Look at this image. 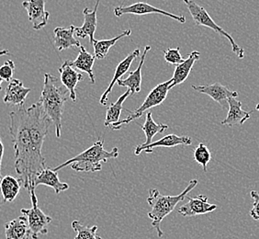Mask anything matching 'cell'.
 <instances>
[{"mask_svg": "<svg viewBox=\"0 0 259 239\" xmlns=\"http://www.w3.org/2000/svg\"><path fill=\"white\" fill-rule=\"evenodd\" d=\"M10 134L15 151V171L20 184L30 191L35 189V179L46 168L42 154H38L31 141L27 124L25 106L10 113Z\"/></svg>", "mask_w": 259, "mask_h": 239, "instance_id": "1", "label": "cell"}, {"mask_svg": "<svg viewBox=\"0 0 259 239\" xmlns=\"http://www.w3.org/2000/svg\"><path fill=\"white\" fill-rule=\"evenodd\" d=\"M69 92L55 75L46 73L40 101L45 113L54 123L56 137H61L62 119L65 103L69 100Z\"/></svg>", "mask_w": 259, "mask_h": 239, "instance_id": "2", "label": "cell"}, {"mask_svg": "<svg viewBox=\"0 0 259 239\" xmlns=\"http://www.w3.org/2000/svg\"><path fill=\"white\" fill-rule=\"evenodd\" d=\"M199 181L198 179L190 180L187 188L179 195H162L157 189H150L149 196L147 198V203L151 206V210L148 213V217L152 220V226L156 230L158 238L163 237L164 233L161 228L162 221L169 215L174 211L176 206L180 202L184 201L188 194L192 189L196 188Z\"/></svg>", "mask_w": 259, "mask_h": 239, "instance_id": "3", "label": "cell"}, {"mask_svg": "<svg viewBox=\"0 0 259 239\" xmlns=\"http://www.w3.org/2000/svg\"><path fill=\"white\" fill-rule=\"evenodd\" d=\"M103 145L104 140H99L90 148L65 161V163L55 167L53 170L58 172L70 165L72 170L77 172L95 173L101 171L102 163H106L108 160H114L119 156V149L117 147H114L111 151H107L104 149Z\"/></svg>", "mask_w": 259, "mask_h": 239, "instance_id": "4", "label": "cell"}, {"mask_svg": "<svg viewBox=\"0 0 259 239\" xmlns=\"http://www.w3.org/2000/svg\"><path fill=\"white\" fill-rule=\"evenodd\" d=\"M183 1L190 11V15L194 20L196 25L203 26L206 28H209L210 30L215 31L216 33L224 36L225 38L229 41L231 46H232V51L235 55H237V57L239 59H244V49L235 43L234 38L227 31H225L221 26L218 25L214 20H212V18L209 15V13L207 12V10H205L203 7L197 4L193 0H183Z\"/></svg>", "mask_w": 259, "mask_h": 239, "instance_id": "5", "label": "cell"}, {"mask_svg": "<svg viewBox=\"0 0 259 239\" xmlns=\"http://www.w3.org/2000/svg\"><path fill=\"white\" fill-rule=\"evenodd\" d=\"M172 82L173 80L171 78L156 86L154 90H151V92L146 97L145 102L141 105L138 109H136L135 111H129L126 110L129 112V116L125 119L121 120L119 123H117L110 129L120 130L123 125H128L131 122L139 119L140 117L145 114V111L162 104L167 97L168 91L170 90L169 86L172 84Z\"/></svg>", "mask_w": 259, "mask_h": 239, "instance_id": "6", "label": "cell"}, {"mask_svg": "<svg viewBox=\"0 0 259 239\" xmlns=\"http://www.w3.org/2000/svg\"><path fill=\"white\" fill-rule=\"evenodd\" d=\"M29 193L31 201V208H23L20 210V213L26 216L28 220L31 232V238L38 239L40 235H44L48 233V226L52 223L53 219L49 215L45 214L42 210L39 207L35 189H30Z\"/></svg>", "mask_w": 259, "mask_h": 239, "instance_id": "7", "label": "cell"}, {"mask_svg": "<svg viewBox=\"0 0 259 239\" xmlns=\"http://www.w3.org/2000/svg\"><path fill=\"white\" fill-rule=\"evenodd\" d=\"M114 14L116 17L120 18L125 14H132V15L143 16L148 14H160V15L166 16L170 19L179 21L180 23L186 22L185 16L175 15L165 10H160L154 6L150 5L145 2H137L130 6H119L114 9Z\"/></svg>", "mask_w": 259, "mask_h": 239, "instance_id": "8", "label": "cell"}, {"mask_svg": "<svg viewBox=\"0 0 259 239\" xmlns=\"http://www.w3.org/2000/svg\"><path fill=\"white\" fill-rule=\"evenodd\" d=\"M191 88L199 93L208 95L215 102L221 105L225 110L228 108V100L230 98H238V92L230 90L227 87L220 83H214L210 85L191 86Z\"/></svg>", "mask_w": 259, "mask_h": 239, "instance_id": "9", "label": "cell"}, {"mask_svg": "<svg viewBox=\"0 0 259 239\" xmlns=\"http://www.w3.org/2000/svg\"><path fill=\"white\" fill-rule=\"evenodd\" d=\"M188 203L180 206L178 213L184 217H194L202 214H209L217 209V205H211L208 202V197L200 194L197 197L187 196Z\"/></svg>", "mask_w": 259, "mask_h": 239, "instance_id": "10", "label": "cell"}, {"mask_svg": "<svg viewBox=\"0 0 259 239\" xmlns=\"http://www.w3.org/2000/svg\"><path fill=\"white\" fill-rule=\"evenodd\" d=\"M47 0H26L22 2V7L27 10L29 20L33 29L40 30L48 23L50 13L45 10Z\"/></svg>", "mask_w": 259, "mask_h": 239, "instance_id": "11", "label": "cell"}, {"mask_svg": "<svg viewBox=\"0 0 259 239\" xmlns=\"http://www.w3.org/2000/svg\"><path fill=\"white\" fill-rule=\"evenodd\" d=\"M100 0H97L94 10H90L89 8H85L83 10L84 15V23L81 27H75V33L78 38L84 39L85 37L90 38L91 45L95 44L96 39L94 37L97 25H98V19H97V12L98 8L100 5Z\"/></svg>", "mask_w": 259, "mask_h": 239, "instance_id": "12", "label": "cell"}, {"mask_svg": "<svg viewBox=\"0 0 259 239\" xmlns=\"http://www.w3.org/2000/svg\"><path fill=\"white\" fill-rule=\"evenodd\" d=\"M60 73L61 83L65 87V89L69 92V97L73 101H76V87L80 81L84 79L82 74L78 73L71 65L70 61H65L59 68Z\"/></svg>", "mask_w": 259, "mask_h": 239, "instance_id": "13", "label": "cell"}, {"mask_svg": "<svg viewBox=\"0 0 259 239\" xmlns=\"http://www.w3.org/2000/svg\"><path fill=\"white\" fill-rule=\"evenodd\" d=\"M192 144V139L190 136H179L177 135H167L163 137L162 139L158 140L151 143L150 145L146 146L138 145L135 147V155H139L142 152L145 153H152L154 148L157 147H175L178 145H190Z\"/></svg>", "mask_w": 259, "mask_h": 239, "instance_id": "14", "label": "cell"}, {"mask_svg": "<svg viewBox=\"0 0 259 239\" xmlns=\"http://www.w3.org/2000/svg\"><path fill=\"white\" fill-rule=\"evenodd\" d=\"M30 91L31 89L24 87V84L21 80L12 79L7 86L3 100L7 104L22 107L25 104L27 96Z\"/></svg>", "mask_w": 259, "mask_h": 239, "instance_id": "15", "label": "cell"}, {"mask_svg": "<svg viewBox=\"0 0 259 239\" xmlns=\"http://www.w3.org/2000/svg\"><path fill=\"white\" fill-rule=\"evenodd\" d=\"M139 55L140 49H135V50L134 51V52H132L129 55H127L126 58L122 60L120 64L118 65V66L116 67L113 78L111 80V82H110V85L108 87V89L105 90L104 93L102 94L101 98H100V104L103 105V106L107 105L108 100H109V96H110V92L112 91V89H113L115 84L117 83L118 80L121 78V76H123L127 72H129L131 65L135 62V60L138 58Z\"/></svg>", "mask_w": 259, "mask_h": 239, "instance_id": "16", "label": "cell"}, {"mask_svg": "<svg viewBox=\"0 0 259 239\" xmlns=\"http://www.w3.org/2000/svg\"><path fill=\"white\" fill-rule=\"evenodd\" d=\"M75 26L69 28L56 27L54 30V45L57 50L61 52L67 50L72 47H81L80 42L75 38Z\"/></svg>", "mask_w": 259, "mask_h": 239, "instance_id": "17", "label": "cell"}, {"mask_svg": "<svg viewBox=\"0 0 259 239\" xmlns=\"http://www.w3.org/2000/svg\"><path fill=\"white\" fill-rule=\"evenodd\" d=\"M228 114L221 124L233 127L234 125H243L250 119L253 111H245L242 109V102L236 98H230L228 100Z\"/></svg>", "mask_w": 259, "mask_h": 239, "instance_id": "18", "label": "cell"}, {"mask_svg": "<svg viewBox=\"0 0 259 239\" xmlns=\"http://www.w3.org/2000/svg\"><path fill=\"white\" fill-rule=\"evenodd\" d=\"M151 50V47L149 45L145 46V51H144V54L141 56V60H140L139 65L138 67L135 70V71H130L129 76L125 79H119L117 81V85L120 86V87H124L127 88L131 92V95L135 94V93H138L141 91V88H142V79H143V76H142V68H143V65L145 64V57L147 53Z\"/></svg>", "mask_w": 259, "mask_h": 239, "instance_id": "19", "label": "cell"}, {"mask_svg": "<svg viewBox=\"0 0 259 239\" xmlns=\"http://www.w3.org/2000/svg\"><path fill=\"white\" fill-rule=\"evenodd\" d=\"M6 239H30V226L26 216L22 215L5 224Z\"/></svg>", "mask_w": 259, "mask_h": 239, "instance_id": "20", "label": "cell"}, {"mask_svg": "<svg viewBox=\"0 0 259 239\" xmlns=\"http://www.w3.org/2000/svg\"><path fill=\"white\" fill-rule=\"evenodd\" d=\"M39 185H45L50 187L55 190V194H59L62 191H65L69 189V185L65 182H62L58 173L50 168H45V170L40 172L35 179V188Z\"/></svg>", "mask_w": 259, "mask_h": 239, "instance_id": "21", "label": "cell"}, {"mask_svg": "<svg viewBox=\"0 0 259 239\" xmlns=\"http://www.w3.org/2000/svg\"><path fill=\"white\" fill-rule=\"evenodd\" d=\"M200 53L198 51H193L190 53L187 59H185L181 64L177 65L175 70L174 75L172 77V84L169 86V90L173 89L177 85L182 84L185 80L190 75L191 70L193 68L195 63L199 59Z\"/></svg>", "mask_w": 259, "mask_h": 239, "instance_id": "22", "label": "cell"}, {"mask_svg": "<svg viewBox=\"0 0 259 239\" xmlns=\"http://www.w3.org/2000/svg\"><path fill=\"white\" fill-rule=\"evenodd\" d=\"M95 55H91L89 53L84 46L81 45L80 47L79 55L75 58V61H70L71 65L76 68V69L81 70L83 72H85L89 77H90L91 84H95V75L93 72V66L95 63Z\"/></svg>", "mask_w": 259, "mask_h": 239, "instance_id": "23", "label": "cell"}, {"mask_svg": "<svg viewBox=\"0 0 259 239\" xmlns=\"http://www.w3.org/2000/svg\"><path fill=\"white\" fill-rule=\"evenodd\" d=\"M21 184L20 180L12 176H6L2 178L0 183V193L5 203H12L20 194Z\"/></svg>", "mask_w": 259, "mask_h": 239, "instance_id": "24", "label": "cell"}, {"mask_svg": "<svg viewBox=\"0 0 259 239\" xmlns=\"http://www.w3.org/2000/svg\"><path fill=\"white\" fill-rule=\"evenodd\" d=\"M131 96V92L128 90L125 93L121 95L120 98L117 100L116 102L110 104V107L107 110L106 117H105L104 125L106 127L111 128L113 125L120 122V117L121 115V111L123 110V102L127 100Z\"/></svg>", "mask_w": 259, "mask_h": 239, "instance_id": "25", "label": "cell"}, {"mask_svg": "<svg viewBox=\"0 0 259 239\" xmlns=\"http://www.w3.org/2000/svg\"><path fill=\"white\" fill-rule=\"evenodd\" d=\"M140 126L145 134V142L144 144L140 145L142 146H146V145H150L151 143H153V138L155 135L163 134L168 128V126L166 125L156 124L152 116V112H150V111L146 113L145 125H140Z\"/></svg>", "mask_w": 259, "mask_h": 239, "instance_id": "26", "label": "cell"}, {"mask_svg": "<svg viewBox=\"0 0 259 239\" xmlns=\"http://www.w3.org/2000/svg\"><path fill=\"white\" fill-rule=\"evenodd\" d=\"M131 34H132V30L128 29V30L122 31L120 35H118V36H116V37L110 39V40L96 41L95 44L93 45V46H94V55H95L96 58L99 60L104 59L105 57L109 54L110 48L112 46H114L118 41H120L121 38L131 36Z\"/></svg>", "mask_w": 259, "mask_h": 239, "instance_id": "27", "label": "cell"}, {"mask_svg": "<svg viewBox=\"0 0 259 239\" xmlns=\"http://www.w3.org/2000/svg\"><path fill=\"white\" fill-rule=\"evenodd\" d=\"M72 228L75 232V239H102L98 234V226H87L80 221L75 220L72 223Z\"/></svg>", "mask_w": 259, "mask_h": 239, "instance_id": "28", "label": "cell"}, {"mask_svg": "<svg viewBox=\"0 0 259 239\" xmlns=\"http://www.w3.org/2000/svg\"><path fill=\"white\" fill-rule=\"evenodd\" d=\"M194 160L199 163L202 168L204 172H207V167L211 160V154L210 151L207 145H205L203 143H200L199 145L194 149Z\"/></svg>", "mask_w": 259, "mask_h": 239, "instance_id": "29", "label": "cell"}, {"mask_svg": "<svg viewBox=\"0 0 259 239\" xmlns=\"http://www.w3.org/2000/svg\"><path fill=\"white\" fill-rule=\"evenodd\" d=\"M164 61L170 65H180L184 61L180 54V47L168 48L167 50L164 51Z\"/></svg>", "mask_w": 259, "mask_h": 239, "instance_id": "30", "label": "cell"}, {"mask_svg": "<svg viewBox=\"0 0 259 239\" xmlns=\"http://www.w3.org/2000/svg\"><path fill=\"white\" fill-rule=\"evenodd\" d=\"M15 72V64L13 61H6L5 64L0 66V77L8 83L12 80Z\"/></svg>", "mask_w": 259, "mask_h": 239, "instance_id": "31", "label": "cell"}, {"mask_svg": "<svg viewBox=\"0 0 259 239\" xmlns=\"http://www.w3.org/2000/svg\"><path fill=\"white\" fill-rule=\"evenodd\" d=\"M250 194L254 200L253 207L250 211V215L252 216L253 219L255 220V221H259V193L255 190H252Z\"/></svg>", "mask_w": 259, "mask_h": 239, "instance_id": "32", "label": "cell"}, {"mask_svg": "<svg viewBox=\"0 0 259 239\" xmlns=\"http://www.w3.org/2000/svg\"><path fill=\"white\" fill-rule=\"evenodd\" d=\"M3 155H4V145L2 143V141L0 139V183L2 180V174H1V167H2V160H3ZM4 205V202L1 197V193H0V209L2 208V205Z\"/></svg>", "mask_w": 259, "mask_h": 239, "instance_id": "33", "label": "cell"}, {"mask_svg": "<svg viewBox=\"0 0 259 239\" xmlns=\"http://www.w3.org/2000/svg\"><path fill=\"white\" fill-rule=\"evenodd\" d=\"M10 54V51L9 50H2L0 51V56H3V55H7Z\"/></svg>", "mask_w": 259, "mask_h": 239, "instance_id": "34", "label": "cell"}, {"mask_svg": "<svg viewBox=\"0 0 259 239\" xmlns=\"http://www.w3.org/2000/svg\"><path fill=\"white\" fill-rule=\"evenodd\" d=\"M2 82H3V79L0 77V91L2 90Z\"/></svg>", "mask_w": 259, "mask_h": 239, "instance_id": "35", "label": "cell"}, {"mask_svg": "<svg viewBox=\"0 0 259 239\" xmlns=\"http://www.w3.org/2000/svg\"><path fill=\"white\" fill-rule=\"evenodd\" d=\"M255 110H257V111H259V103H257V104H256V106H255Z\"/></svg>", "mask_w": 259, "mask_h": 239, "instance_id": "36", "label": "cell"}]
</instances>
